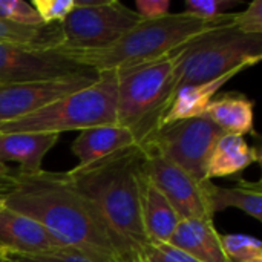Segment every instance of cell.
Listing matches in <instances>:
<instances>
[{"label": "cell", "instance_id": "cell-1", "mask_svg": "<svg viewBox=\"0 0 262 262\" xmlns=\"http://www.w3.org/2000/svg\"><path fill=\"white\" fill-rule=\"evenodd\" d=\"M5 203L38 221L66 249L97 262H126L100 213L74 189L66 172L25 175L15 170Z\"/></svg>", "mask_w": 262, "mask_h": 262}, {"label": "cell", "instance_id": "cell-2", "mask_svg": "<svg viewBox=\"0 0 262 262\" xmlns=\"http://www.w3.org/2000/svg\"><path fill=\"white\" fill-rule=\"evenodd\" d=\"M143 161L144 152L135 144L66 172L74 189L100 213L126 262H143L149 246L141 218Z\"/></svg>", "mask_w": 262, "mask_h": 262}, {"label": "cell", "instance_id": "cell-3", "mask_svg": "<svg viewBox=\"0 0 262 262\" xmlns=\"http://www.w3.org/2000/svg\"><path fill=\"white\" fill-rule=\"evenodd\" d=\"M235 12L218 20H203L187 12H169L157 20H141L121 38L97 51H68L57 48L78 64L97 72L117 71L169 57L193 37L232 23Z\"/></svg>", "mask_w": 262, "mask_h": 262}, {"label": "cell", "instance_id": "cell-4", "mask_svg": "<svg viewBox=\"0 0 262 262\" xmlns=\"http://www.w3.org/2000/svg\"><path fill=\"white\" fill-rule=\"evenodd\" d=\"M169 57L173 61L177 91L258 64L262 58V35L244 34L232 21L193 37Z\"/></svg>", "mask_w": 262, "mask_h": 262}, {"label": "cell", "instance_id": "cell-5", "mask_svg": "<svg viewBox=\"0 0 262 262\" xmlns=\"http://www.w3.org/2000/svg\"><path fill=\"white\" fill-rule=\"evenodd\" d=\"M117 124L143 144L161 124L175 91L173 61H155L117 69Z\"/></svg>", "mask_w": 262, "mask_h": 262}, {"label": "cell", "instance_id": "cell-6", "mask_svg": "<svg viewBox=\"0 0 262 262\" xmlns=\"http://www.w3.org/2000/svg\"><path fill=\"white\" fill-rule=\"evenodd\" d=\"M117 124V72H98L94 84L23 118L0 124V134H55Z\"/></svg>", "mask_w": 262, "mask_h": 262}, {"label": "cell", "instance_id": "cell-7", "mask_svg": "<svg viewBox=\"0 0 262 262\" xmlns=\"http://www.w3.org/2000/svg\"><path fill=\"white\" fill-rule=\"evenodd\" d=\"M141 21L140 15L118 0L75 2V8L60 23L68 51H97L111 46Z\"/></svg>", "mask_w": 262, "mask_h": 262}, {"label": "cell", "instance_id": "cell-8", "mask_svg": "<svg viewBox=\"0 0 262 262\" xmlns=\"http://www.w3.org/2000/svg\"><path fill=\"white\" fill-rule=\"evenodd\" d=\"M224 132L206 115L161 124L143 144L181 167L200 184L206 178V164L215 143Z\"/></svg>", "mask_w": 262, "mask_h": 262}, {"label": "cell", "instance_id": "cell-9", "mask_svg": "<svg viewBox=\"0 0 262 262\" xmlns=\"http://www.w3.org/2000/svg\"><path fill=\"white\" fill-rule=\"evenodd\" d=\"M92 71L75 63L57 48L34 49L0 45V84L45 81Z\"/></svg>", "mask_w": 262, "mask_h": 262}, {"label": "cell", "instance_id": "cell-10", "mask_svg": "<svg viewBox=\"0 0 262 262\" xmlns=\"http://www.w3.org/2000/svg\"><path fill=\"white\" fill-rule=\"evenodd\" d=\"M98 72L74 74L61 78L0 84V124L31 115L41 107L94 84Z\"/></svg>", "mask_w": 262, "mask_h": 262}, {"label": "cell", "instance_id": "cell-11", "mask_svg": "<svg viewBox=\"0 0 262 262\" xmlns=\"http://www.w3.org/2000/svg\"><path fill=\"white\" fill-rule=\"evenodd\" d=\"M141 149L144 152L143 170L146 177L167 198L181 220H213L198 181L158 152L143 146Z\"/></svg>", "mask_w": 262, "mask_h": 262}, {"label": "cell", "instance_id": "cell-12", "mask_svg": "<svg viewBox=\"0 0 262 262\" xmlns=\"http://www.w3.org/2000/svg\"><path fill=\"white\" fill-rule=\"evenodd\" d=\"M0 249L9 256H34L66 247L34 218L5 207L0 210Z\"/></svg>", "mask_w": 262, "mask_h": 262}, {"label": "cell", "instance_id": "cell-13", "mask_svg": "<svg viewBox=\"0 0 262 262\" xmlns=\"http://www.w3.org/2000/svg\"><path fill=\"white\" fill-rule=\"evenodd\" d=\"M169 244L198 262H229L213 220H181Z\"/></svg>", "mask_w": 262, "mask_h": 262}, {"label": "cell", "instance_id": "cell-14", "mask_svg": "<svg viewBox=\"0 0 262 262\" xmlns=\"http://www.w3.org/2000/svg\"><path fill=\"white\" fill-rule=\"evenodd\" d=\"M58 137L55 134L31 132L0 134V163H17L18 173H38L43 170V158L57 144Z\"/></svg>", "mask_w": 262, "mask_h": 262}, {"label": "cell", "instance_id": "cell-15", "mask_svg": "<svg viewBox=\"0 0 262 262\" xmlns=\"http://www.w3.org/2000/svg\"><path fill=\"white\" fill-rule=\"evenodd\" d=\"M135 144L134 134L123 126H97L80 130V135L72 143V154L78 158L77 167H84Z\"/></svg>", "mask_w": 262, "mask_h": 262}, {"label": "cell", "instance_id": "cell-16", "mask_svg": "<svg viewBox=\"0 0 262 262\" xmlns=\"http://www.w3.org/2000/svg\"><path fill=\"white\" fill-rule=\"evenodd\" d=\"M201 187L212 216L229 207H235L256 221H262V187L259 181L252 183L239 178L235 187H220L213 184V181H204Z\"/></svg>", "mask_w": 262, "mask_h": 262}, {"label": "cell", "instance_id": "cell-17", "mask_svg": "<svg viewBox=\"0 0 262 262\" xmlns=\"http://www.w3.org/2000/svg\"><path fill=\"white\" fill-rule=\"evenodd\" d=\"M258 161V149L249 146L244 137L224 134L215 143L209 155L206 164V178L212 181L213 178L233 177Z\"/></svg>", "mask_w": 262, "mask_h": 262}, {"label": "cell", "instance_id": "cell-18", "mask_svg": "<svg viewBox=\"0 0 262 262\" xmlns=\"http://www.w3.org/2000/svg\"><path fill=\"white\" fill-rule=\"evenodd\" d=\"M141 218L149 243H169L181 218L167 198L143 177L141 184Z\"/></svg>", "mask_w": 262, "mask_h": 262}, {"label": "cell", "instance_id": "cell-19", "mask_svg": "<svg viewBox=\"0 0 262 262\" xmlns=\"http://www.w3.org/2000/svg\"><path fill=\"white\" fill-rule=\"evenodd\" d=\"M204 115L224 134L239 137L247 134L255 135V103L241 92H227L215 97Z\"/></svg>", "mask_w": 262, "mask_h": 262}, {"label": "cell", "instance_id": "cell-20", "mask_svg": "<svg viewBox=\"0 0 262 262\" xmlns=\"http://www.w3.org/2000/svg\"><path fill=\"white\" fill-rule=\"evenodd\" d=\"M236 72L226 74L223 77H218L212 81L207 83H200V84H187L173 92L172 101L163 117L161 124L173 123L178 120H187V118H195L204 115L207 106L210 101L216 97L218 91L229 83ZM160 124V126H161Z\"/></svg>", "mask_w": 262, "mask_h": 262}, {"label": "cell", "instance_id": "cell-21", "mask_svg": "<svg viewBox=\"0 0 262 262\" xmlns=\"http://www.w3.org/2000/svg\"><path fill=\"white\" fill-rule=\"evenodd\" d=\"M0 45H12L34 49H52L63 45L60 23L45 26H25L0 18Z\"/></svg>", "mask_w": 262, "mask_h": 262}, {"label": "cell", "instance_id": "cell-22", "mask_svg": "<svg viewBox=\"0 0 262 262\" xmlns=\"http://www.w3.org/2000/svg\"><path fill=\"white\" fill-rule=\"evenodd\" d=\"M223 250L229 262H262V244L259 239L243 235H221Z\"/></svg>", "mask_w": 262, "mask_h": 262}, {"label": "cell", "instance_id": "cell-23", "mask_svg": "<svg viewBox=\"0 0 262 262\" xmlns=\"http://www.w3.org/2000/svg\"><path fill=\"white\" fill-rule=\"evenodd\" d=\"M0 18L25 26H45L32 5L23 0H0Z\"/></svg>", "mask_w": 262, "mask_h": 262}, {"label": "cell", "instance_id": "cell-24", "mask_svg": "<svg viewBox=\"0 0 262 262\" xmlns=\"http://www.w3.org/2000/svg\"><path fill=\"white\" fill-rule=\"evenodd\" d=\"M236 0H186L184 12L203 18V20H218L223 18L230 8L238 6Z\"/></svg>", "mask_w": 262, "mask_h": 262}, {"label": "cell", "instance_id": "cell-25", "mask_svg": "<svg viewBox=\"0 0 262 262\" xmlns=\"http://www.w3.org/2000/svg\"><path fill=\"white\" fill-rule=\"evenodd\" d=\"M32 8L45 25L61 23L75 8V0H34Z\"/></svg>", "mask_w": 262, "mask_h": 262}, {"label": "cell", "instance_id": "cell-26", "mask_svg": "<svg viewBox=\"0 0 262 262\" xmlns=\"http://www.w3.org/2000/svg\"><path fill=\"white\" fill-rule=\"evenodd\" d=\"M233 26L244 34L262 35V0H253L243 12H235Z\"/></svg>", "mask_w": 262, "mask_h": 262}, {"label": "cell", "instance_id": "cell-27", "mask_svg": "<svg viewBox=\"0 0 262 262\" xmlns=\"http://www.w3.org/2000/svg\"><path fill=\"white\" fill-rule=\"evenodd\" d=\"M143 262H198L169 243H149Z\"/></svg>", "mask_w": 262, "mask_h": 262}, {"label": "cell", "instance_id": "cell-28", "mask_svg": "<svg viewBox=\"0 0 262 262\" xmlns=\"http://www.w3.org/2000/svg\"><path fill=\"white\" fill-rule=\"evenodd\" d=\"M9 262H97L80 252L72 249H64L61 252L48 253V255H34V256H11Z\"/></svg>", "mask_w": 262, "mask_h": 262}, {"label": "cell", "instance_id": "cell-29", "mask_svg": "<svg viewBox=\"0 0 262 262\" xmlns=\"http://www.w3.org/2000/svg\"><path fill=\"white\" fill-rule=\"evenodd\" d=\"M137 14L141 20H157L169 14L170 2L169 0H137L135 2Z\"/></svg>", "mask_w": 262, "mask_h": 262}, {"label": "cell", "instance_id": "cell-30", "mask_svg": "<svg viewBox=\"0 0 262 262\" xmlns=\"http://www.w3.org/2000/svg\"><path fill=\"white\" fill-rule=\"evenodd\" d=\"M14 175H15L14 169H11L8 164L0 163V193H6L12 187Z\"/></svg>", "mask_w": 262, "mask_h": 262}, {"label": "cell", "instance_id": "cell-31", "mask_svg": "<svg viewBox=\"0 0 262 262\" xmlns=\"http://www.w3.org/2000/svg\"><path fill=\"white\" fill-rule=\"evenodd\" d=\"M6 207V203H5V193H0V210L2 209H5ZM9 255L6 253V252H3L2 249H0V262H9Z\"/></svg>", "mask_w": 262, "mask_h": 262}]
</instances>
